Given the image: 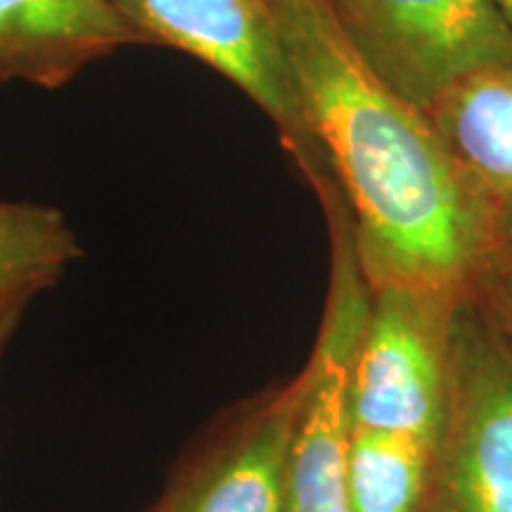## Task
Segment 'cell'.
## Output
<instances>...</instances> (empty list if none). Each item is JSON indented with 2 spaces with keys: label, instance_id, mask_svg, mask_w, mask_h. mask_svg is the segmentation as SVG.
I'll use <instances>...</instances> for the list:
<instances>
[{
  "label": "cell",
  "instance_id": "obj_13",
  "mask_svg": "<svg viewBox=\"0 0 512 512\" xmlns=\"http://www.w3.org/2000/svg\"><path fill=\"white\" fill-rule=\"evenodd\" d=\"M24 309L27 306H5V309H0V358H3L12 335H15L19 320L24 316Z\"/></svg>",
  "mask_w": 512,
  "mask_h": 512
},
{
  "label": "cell",
  "instance_id": "obj_15",
  "mask_svg": "<svg viewBox=\"0 0 512 512\" xmlns=\"http://www.w3.org/2000/svg\"><path fill=\"white\" fill-rule=\"evenodd\" d=\"M494 5H496V10L501 12L505 24H508L510 31H512V0H494Z\"/></svg>",
  "mask_w": 512,
  "mask_h": 512
},
{
  "label": "cell",
  "instance_id": "obj_10",
  "mask_svg": "<svg viewBox=\"0 0 512 512\" xmlns=\"http://www.w3.org/2000/svg\"><path fill=\"white\" fill-rule=\"evenodd\" d=\"M81 254V242L60 209L0 200V309L29 306Z\"/></svg>",
  "mask_w": 512,
  "mask_h": 512
},
{
  "label": "cell",
  "instance_id": "obj_2",
  "mask_svg": "<svg viewBox=\"0 0 512 512\" xmlns=\"http://www.w3.org/2000/svg\"><path fill=\"white\" fill-rule=\"evenodd\" d=\"M330 233V280L316 344L302 377L287 512H349L347 460L354 415L351 382L370 316L373 287L356 254L354 219L330 171L309 178Z\"/></svg>",
  "mask_w": 512,
  "mask_h": 512
},
{
  "label": "cell",
  "instance_id": "obj_1",
  "mask_svg": "<svg viewBox=\"0 0 512 512\" xmlns=\"http://www.w3.org/2000/svg\"><path fill=\"white\" fill-rule=\"evenodd\" d=\"M299 105L354 219L373 290H470L505 242L501 200L441 138L430 114L354 53L328 0H271Z\"/></svg>",
  "mask_w": 512,
  "mask_h": 512
},
{
  "label": "cell",
  "instance_id": "obj_6",
  "mask_svg": "<svg viewBox=\"0 0 512 512\" xmlns=\"http://www.w3.org/2000/svg\"><path fill=\"white\" fill-rule=\"evenodd\" d=\"M145 43L183 50L233 81L278 128L304 178L330 171L299 105L271 0H110Z\"/></svg>",
  "mask_w": 512,
  "mask_h": 512
},
{
  "label": "cell",
  "instance_id": "obj_9",
  "mask_svg": "<svg viewBox=\"0 0 512 512\" xmlns=\"http://www.w3.org/2000/svg\"><path fill=\"white\" fill-rule=\"evenodd\" d=\"M427 114L496 200L512 197V62L458 83Z\"/></svg>",
  "mask_w": 512,
  "mask_h": 512
},
{
  "label": "cell",
  "instance_id": "obj_4",
  "mask_svg": "<svg viewBox=\"0 0 512 512\" xmlns=\"http://www.w3.org/2000/svg\"><path fill=\"white\" fill-rule=\"evenodd\" d=\"M361 62L430 112L470 76L512 62V31L494 0H328Z\"/></svg>",
  "mask_w": 512,
  "mask_h": 512
},
{
  "label": "cell",
  "instance_id": "obj_7",
  "mask_svg": "<svg viewBox=\"0 0 512 512\" xmlns=\"http://www.w3.org/2000/svg\"><path fill=\"white\" fill-rule=\"evenodd\" d=\"M302 377L249 401L171 477L150 512H287Z\"/></svg>",
  "mask_w": 512,
  "mask_h": 512
},
{
  "label": "cell",
  "instance_id": "obj_14",
  "mask_svg": "<svg viewBox=\"0 0 512 512\" xmlns=\"http://www.w3.org/2000/svg\"><path fill=\"white\" fill-rule=\"evenodd\" d=\"M501 238L503 242H512V197L501 202Z\"/></svg>",
  "mask_w": 512,
  "mask_h": 512
},
{
  "label": "cell",
  "instance_id": "obj_8",
  "mask_svg": "<svg viewBox=\"0 0 512 512\" xmlns=\"http://www.w3.org/2000/svg\"><path fill=\"white\" fill-rule=\"evenodd\" d=\"M128 46L147 43L110 0H0V86L60 88Z\"/></svg>",
  "mask_w": 512,
  "mask_h": 512
},
{
  "label": "cell",
  "instance_id": "obj_5",
  "mask_svg": "<svg viewBox=\"0 0 512 512\" xmlns=\"http://www.w3.org/2000/svg\"><path fill=\"white\" fill-rule=\"evenodd\" d=\"M422 512H512V344L465 292L453 382Z\"/></svg>",
  "mask_w": 512,
  "mask_h": 512
},
{
  "label": "cell",
  "instance_id": "obj_11",
  "mask_svg": "<svg viewBox=\"0 0 512 512\" xmlns=\"http://www.w3.org/2000/svg\"><path fill=\"white\" fill-rule=\"evenodd\" d=\"M434 448L394 432L354 427L347 460L349 512H422Z\"/></svg>",
  "mask_w": 512,
  "mask_h": 512
},
{
  "label": "cell",
  "instance_id": "obj_3",
  "mask_svg": "<svg viewBox=\"0 0 512 512\" xmlns=\"http://www.w3.org/2000/svg\"><path fill=\"white\" fill-rule=\"evenodd\" d=\"M465 292L384 285L373 290L358 347L354 427L394 432L437 448L453 382V328Z\"/></svg>",
  "mask_w": 512,
  "mask_h": 512
},
{
  "label": "cell",
  "instance_id": "obj_12",
  "mask_svg": "<svg viewBox=\"0 0 512 512\" xmlns=\"http://www.w3.org/2000/svg\"><path fill=\"white\" fill-rule=\"evenodd\" d=\"M470 294L512 344V242L498 249L489 266L472 283Z\"/></svg>",
  "mask_w": 512,
  "mask_h": 512
}]
</instances>
